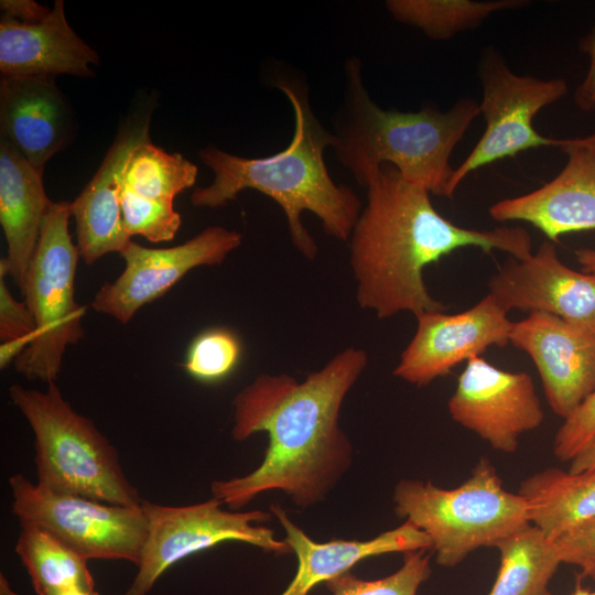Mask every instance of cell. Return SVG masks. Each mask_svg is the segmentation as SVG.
<instances>
[{"mask_svg": "<svg viewBox=\"0 0 595 595\" xmlns=\"http://www.w3.org/2000/svg\"><path fill=\"white\" fill-rule=\"evenodd\" d=\"M367 364L364 349L347 347L303 381L261 374L242 388L232 400L231 436L241 442L266 432L268 445L251 473L213 482V498L236 511L271 490L283 491L300 508L325 500L353 463L339 415Z\"/></svg>", "mask_w": 595, "mask_h": 595, "instance_id": "6da1fadb", "label": "cell"}, {"mask_svg": "<svg viewBox=\"0 0 595 595\" xmlns=\"http://www.w3.org/2000/svg\"><path fill=\"white\" fill-rule=\"evenodd\" d=\"M363 186L367 205L349 238V261L357 303L378 318L445 311L447 306L429 293L423 270L456 249L500 250L519 260L532 255L524 228L455 225L435 209L424 187L407 182L393 165H380Z\"/></svg>", "mask_w": 595, "mask_h": 595, "instance_id": "7a4b0ae2", "label": "cell"}, {"mask_svg": "<svg viewBox=\"0 0 595 595\" xmlns=\"http://www.w3.org/2000/svg\"><path fill=\"white\" fill-rule=\"evenodd\" d=\"M275 86L288 97L294 113L291 142L280 152L248 159L208 145L199 158L214 173L213 182L196 188L191 197L195 207L218 208L246 190L272 198L283 210L294 247L309 260L317 245L301 219L314 214L327 235L343 241L350 238L361 212V203L347 186L336 184L324 161V151L334 145L314 115L306 87L293 79L279 78Z\"/></svg>", "mask_w": 595, "mask_h": 595, "instance_id": "3957f363", "label": "cell"}, {"mask_svg": "<svg viewBox=\"0 0 595 595\" xmlns=\"http://www.w3.org/2000/svg\"><path fill=\"white\" fill-rule=\"evenodd\" d=\"M345 74V105L333 148L357 183L364 185L372 171L390 164L407 182L430 194L452 197L455 169L450 159L480 115L478 102L462 98L446 111L433 107L382 109L364 86L359 58L347 61Z\"/></svg>", "mask_w": 595, "mask_h": 595, "instance_id": "277c9868", "label": "cell"}, {"mask_svg": "<svg viewBox=\"0 0 595 595\" xmlns=\"http://www.w3.org/2000/svg\"><path fill=\"white\" fill-rule=\"evenodd\" d=\"M9 396L33 431L39 485L112 505H142L116 447L72 408L55 382L45 391L14 383Z\"/></svg>", "mask_w": 595, "mask_h": 595, "instance_id": "5b68a950", "label": "cell"}, {"mask_svg": "<svg viewBox=\"0 0 595 595\" xmlns=\"http://www.w3.org/2000/svg\"><path fill=\"white\" fill-rule=\"evenodd\" d=\"M394 512L431 540L437 564L453 567L473 551L529 523L528 505L505 489L491 462L482 457L458 487L444 489L431 482L402 479L393 489Z\"/></svg>", "mask_w": 595, "mask_h": 595, "instance_id": "8992f818", "label": "cell"}, {"mask_svg": "<svg viewBox=\"0 0 595 595\" xmlns=\"http://www.w3.org/2000/svg\"><path fill=\"white\" fill-rule=\"evenodd\" d=\"M71 202L50 203L20 290L36 325L33 343L14 361L29 380L55 382L68 346L84 337L85 307L75 299L77 245L69 232Z\"/></svg>", "mask_w": 595, "mask_h": 595, "instance_id": "52a82bcc", "label": "cell"}, {"mask_svg": "<svg viewBox=\"0 0 595 595\" xmlns=\"http://www.w3.org/2000/svg\"><path fill=\"white\" fill-rule=\"evenodd\" d=\"M216 498L188 506H166L148 500L142 508L148 534L138 572L123 595H148L174 564L221 542L238 541L275 555L292 553L284 540L260 523L271 519L262 510H226Z\"/></svg>", "mask_w": 595, "mask_h": 595, "instance_id": "ba28073f", "label": "cell"}, {"mask_svg": "<svg viewBox=\"0 0 595 595\" xmlns=\"http://www.w3.org/2000/svg\"><path fill=\"white\" fill-rule=\"evenodd\" d=\"M9 486L19 521L41 526L87 561L139 564L148 534L142 505L126 507L52 491L22 474L10 476Z\"/></svg>", "mask_w": 595, "mask_h": 595, "instance_id": "9c48e42d", "label": "cell"}, {"mask_svg": "<svg viewBox=\"0 0 595 595\" xmlns=\"http://www.w3.org/2000/svg\"><path fill=\"white\" fill-rule=\"evenodd\" d=\"M478 75L483 89L479 105L486 121L480 139L454 170L451 193L472 172L519 152L541 148H562L569 138L554 139L540 134L533 127L534 116L567 94L562 78L540 79L513 73L504 57L493 48L480 58Z\"/></svg>", "mask_w": 595, "mask_h": 595, "instance_id": "30bf717a", "label": "cell"}, {"mask_svg": "<svg viewBox=\"0 0 595 595\" xmlns=\"http://www.w3.org/2000/svg\"><path fill=\"white\" fill-rule=\"evenodd\" d=\"M241 241L240 232L221 226L207 227L170 248H149L131 240L120 253L123 271L115 281L99 288L91 307L128 324L143 305L161 298L187 272L223 263Z\"/></svg>", "mask_w": 595, "mask_h": 595, "instance_id": "8fae6325", "label": "cell"}, {"mask_svg": "<svg viewBox=\"0 0 595 595\" xmlns=\"http://www.w3.org/2000/svg\"><path fill=\"white\" fill-rule=\"evenodd\" d=\"M447 407L456 423L504 453H513L519 437L544 418L529 374L499 369L479 356L467 360Z\"/></svg>", "mask_w": 595, "mask_h": 595, "instance_id": "7c38bea8", "label": "cell"}, {"mask_svg": "<svg viewBox=\"0 0 595 595\" xmlns=\"http://www.w3.org/2000/svg\"><path fill=\"white\" fill-rule=\"evenodd\" d=\"M415 317V334L401 353L393 375L416 387L446 376L457 364L490 346H506L513 323L490 293L457 314L436 311Z\"/></svg>", "mask_w": 595, "mask_h": 595, "instance_id": "4fadbf2b", "label": "cell"}, {"mask_svg": "<svg viewBox=\"0 0 595 595\" xmlns=\"http://www.w3.org/2000/svg\"><path fill=\"white\" fill-rule=\"evenodd\" d=\"M509 343L533 360L552 411L566 419L595 391V334L548 312L513 322Z\"/></svg>", "mask_w": 595, "mask_h": 595, "instance_id": "5bb4252c", "label": "cell"}, {"mask_svg": "<svg viewBox=\"0 0 595 595\" xmlns=\"http://www.w3.org/2000/svg\"><path fill=\"white\" fill-rule=\"evenodd\" d=\"M488 288L507 313L548 312L595 334V273L565 266L551 241H543L527 259L511 257Z\"/></svg>", "mask_w": 595, "mask_h": 595, "instance_id": "9a60e30c", "label": "cell"}, {"mask_svg": "<svg viewBox=\"0 0 595 595\" xmlns=\"http://www.w3.org/2000/svg\"><path fill=\"white\" fill-rule=\"evenodd\" d=\"M560 150L567 160L559 174L532 192L495 203L493 219L529 223L551 241L595 230V132L569 138Z\"/></svg>", "mask_w": 595, "mask_h": 595, "instance_id": "2e32d148", "label": "cell"}, {"mask_svg": "<svg viewBox=\"0 0 595 595\" xmlns=\"http://www.w3.org/2000/svg\"><path fill=\"white\" fill-rule=\"evenodd\" d=\"M149 115L137 117L119 130L91 180L71 202L77 248L86 264L110 252L121 253L131 241L122 221V176L131 152L149 139Z\"/></svg>", "mask_w": 595, "mask_h": 595, "instance_id": "e0dca14e", "label": "cell"}, {"mask_svg": "<svg viewBox=\"0 0 595 595\" xmlns=\"http://www.w3.org/2000/svg\"><path fill=\"white\" fill-rule=\"evenodd\" d=\"M1 137L39 171L68 142L73 119L54 77L1 75Z\"/></svg>", "mask_w": 595, "mask_h": 595, "instance_id": "ac0fdd59", "label": "cell"}, {"mask_svg": "<svg viewBox=\"0 0 595 595\" xmlns=\"http://www.w3.org/2000/svg\"><path fill=\"white\" fill-rule=\"evenodd\" d=\"M98 61L97 53L68 24L62 0H56L50 14L37 23H22L1 15L2 75L90 77L94 72L89 65Z\"/></svg>", "mask_w": 595, "mask_h": 595, "instance_id": "d6986e66", "label": "cell"}, {"mask_svg": "<svg viewBox=\"0 0 595 595\" xmlns=\"http://www.w3.org/2000/svg\"><path fill=\"white\" fill-rule=\"evenodd\" d=\"M270 511L281 523L285 532L284 541L298 559L293 580L279 595H309L317 584L349 572L351 566L367 558L431 550L430 538L408 520L369 540L335 539L320 543L295 524L281 506L273 504Z\"/></svg>", "mask_w": 595, "mask_h": 595, "instance_id": "ffe728a7", "label": "cell"}, {"mask_svg": "<svg viewBox=\"0 0 595 595\" xmlns=\"http://www.w3.org/2000/svg\"><path fill=\"white\" fill-rule=\"evenodd\" d=\"M42 174L14 145L0 138V224L8 246L10 275L20 290L51 203Z\"/></svg>", "mask_w": 595, "mask_h": 595, "instance_id": "44dd1931", "label": "cell"}, {"mask_svg": "<svg viewBox=\"0 0 595 595\" xmlns=\"http://www.w3.org/2000/svg\"><path fill=\"white\" fill-rule=\"evenodd\" d=\"M529 520L555 542L576 526L595 518V468L570 473L549 467L521 482Z\"/></svg>", "mask_w": 595, "mask_h": 595, "instance_id": "7402d4cb", "label": "cell"}, {"mask_svg": "<svg viewBox=\"0 0 595 595\" xmlns=\"http://www.w3.org/2000/svg\"><path fill=\"white\" fill-rule=\"evenodd\" d=\"M500 564L488 595H552L551 578L562 563L555 542L531 522L494 545Z\"/></svg>", "mask_w": 595, "mask_h": 595, "instance_id": "603a6c76", "label": "cell"}, {"mask_svg": "<svg viewBox=\"0 0 595 595\" xmlns=\"http://www.w3.org/2000/svg\"><path fill=\"white\" fill-rule=\"evenodd\" d=\"M15 552L37 595L67 588L95 589L87 560L36 523L20 521Z\"/></svg>", "mask_w": 595, "mask_h": 595, "instance_id": "cb8c5ba5", "label": "cell"}, {"mask_svg": "<svg viewBox=\"0 0 595 595\" xmlns=\"http://www.w3.org/2000/svg\"><path fill=\"white\" fill-rule=\"evenodd\" d=\"M523 0H388L392 18L421 30L433 40L444 41L477 28L495 12L527 6Z\"/></svg>", "mask_w": 595, "mask_h": 595, "instance_id": "d4e9b609", "label": "cell"}, {"mask_svg": "<svg viewBox=\"0 0 595 595\" xmlns=\"http://www.w3.org/2000/svg\"><path fill=\"white\" fill-rule=\"evenodd\" d=\"M197 166L180 153H167L150 138L131 152L122 176V190L140 198L173 203L175 196L192 187Z\"/></svg>", "mask_w": 595, "mask_h": 595, "instance_id": "484cf974", "label": "cell"}, {"mask_svg": "<svg viewBox=\"0 0 595 595\" xmlns=\"http://www.w3.org/2000/svg\"><path fill=\"white\" fill-rule=\"evenodd\" d=\"M241 354L242 345L236 333L226 327L207 328L191 342L184 369L197 381L219 382L234 372Z\"/></svg>", "mask_w": 595, "mask_h": 595, "instance_id": "4316f807", "label": "cell"}, {"mask_svg": "<svg viewBox=\"0 0 595 595\" xmlns=\"http://www.w3.org/2000/svg\"><path fill=\"white\" fill-rule=\"evenodd\" d=\"M428 550L403 553L402 565L389 576L363 580L346 572L328 580L331 595H416L420 586L430 577L431 565Z\"/></svg>", "mask_w": 595, "mask_h": 595, "instance_id": "83f0119b", "label": "cell"}, {"mask_svg": "<svg viewBox=\"0 0 595 595\" xmlns=\"http://www.w3.org/2000/svg\"><path fill=\"white\" fill-rule=\"evenodd\" d=\"M121 210L123 227L130 238L142 236L151 242L170 241L182 224L173 203L143 199L123 190Z\"/></svg>", "mask_w": 595, "mask_h": 595, "instance_id": "f1b7e54d", "label": "cell"}, {"mask_svg": "<svg viewBox=\"0 0 595 595\" xmlns=\"http://www.w3.org/2000/svg\"><path fill=\"white\" fill-rule=\"evenodd\" d=\"M595 436V391L588 396L558 430L553 453L558 459L571 461Z\"/></svg>", "mask_w": 595, "mask_h": 595, "instance_id": "f546056e", "label": "cell"}, {"mask_svg": "<svg viewBox=\"0 0 595 595\" xmlns=\"http://www.w3.org/2000/svg\"><path fill=\"white\" fill-rule=\"evenodd\" d=\"M555 544L562 563L580 569L578 578L595 580V518L569 530Z\"/></svg>", "mask_w": 595, "mask_h": 595, "instance_id": "4dcf8cb0", "label": "cell"}, {"mask_svg": "<svg viewBox=\"0 0 595 595\" xmlns=\"http://www.w3.org/2000/svg\"><path fill=\"white\" fill-rule=\"evenodd\" d=\"M4 279L6 277H0L1 342L30 334L36 336L35 321L26 302H20L12 296Z\"/></svg>", "mask_w": 595, "mask_h": 595, "instance_id": "1f68e13d", "label": "cell"}, {"mask_svg": "<svg viewBox=\"0 0 595 595\" xmlns=\"http://www.w3.org/2000/svg\"><path fill=\"white\" fill-rule=\"evenodd\" d=\"M2 14L9 15L22 23H37L51 12L44 6L33 0H2L0 2Z\"/></svg>", "mask_w": 595, "mask_h": 595, "instance_id": "d6a6232c", "label": "cell"}, {"mask_svg": "<svg viewBox=\"0 0 595 595\" xmlns=\"http://www.w3.org/2000/svg\"><path fill=\"white\" fill-rule=\"evenodd\" d=\"M35 339V334L12 338L1 342L0 345V368L6 369L14 363Z\"/></svg>", "mask_w": 595, "mask_h": 595, "instance_id": "836d02e7", "label": "cell"}, {"mask_svg": "<svg viewBox=\"0 0 595 595\" xmlns=\"http://www.w3.org/2000/svg\"><path fill=\"white\" fill-rule=\"evenodd\" d=\"M570 473H581L595 468V436L570 461Z\"/></svg>", "mask_w": 595, "mask_h": 595, "instance_id": "e575fe53", "label": "cell"}, {"mask_svg": "<svg viewBox=\"0 0 595 595\" xmlns=\"http://www.w3.org/2000/svg\"><path fill=\"white\" fill-rule=\"evenodd\" d=\"M575 257L585 271L595 273V249L580 248L575 250Z\"/></svg>", "mask_w": 595, "mask_h": 595, "instance_id": "d590c367", "label": "cell"}, {"mask_svg": "<svg viewBox=\"0 0 595 595\" xmlns=\"http://www.w3.org/2000/svg\"><path fill=\"white\" fill-rule=\"evenodd\" d=\"M45 595H99V594L95 589L87 591L83 588H67V589L50 592Z\"/></svg>", "mask_w": 595, "mask_h": 595, "instance_id": "8d00e7d4", "label": "cell"}, {"mask_svg": "<svg viewBox=\"0 0 595 595\" xmlns=\"http://www.w3.org/2000/svg\"><path fill=\"white\" fill-rule=\"evenodd\" d=\"M0 595H19L12 589L3 574L0 575Z\"/></svg>", "mask_w": 595, "mask_h": 595, "instance_id": "74e56055", "label": "cell"}, {"mask_svg": "<svg viewBox=\"0 0 595 595\" xmlns=\"http://www.w3.org/2000/svg\"><path fill=\"white\" fill-rule=\"evenodd\" d=\"M572 595H595V591L584 587L578 578Z\"/></svg>", "mask_w": 595, "mask_h": 595, "instance_id": "f35d334b", "label": "cell"}]
</instances>
